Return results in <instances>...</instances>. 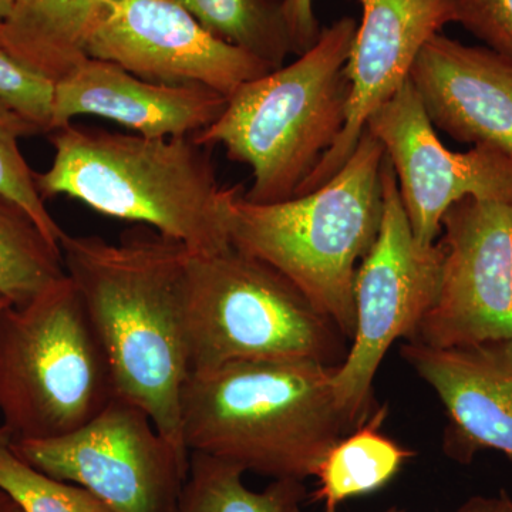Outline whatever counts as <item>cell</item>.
Here are the masks:
<instances>
[{
  "mask_svg": "<svg viewBox=\"0 0 512 512\" xmlns=\"http://www.w3.org/2000/svg\"><path fill=\"white\" fill-rule=\"evenodd\" d=\"M188 366L205 372L256 359H311L339 366L348 339L271 265L228 247L188 256Z\"/></svg>",
  "mask_w": 512,
  "mask_h": 512,
  "instance_id": "cell-7",
  "label": "cell"
},
{
  "mask_svg": "<svg viewBox=\"0 0 512 512\" xmlns=\"http://www.w3.org/2000/svg\"><path fill=\"white\" fill-rule=\"evenodd\" d=\"M12 305L8 299L5 298V296L0 295V312L3 311V309L6 308V306Z\"/></svg>",
  "mask_w": 512,
  "mask_h": 512,
  "instance_id": "cell-31",
  "label": "cell"
},
{
  "mask_svg": "<svg viewBox=\"0 0 512 512\" xmlns=\"http://www.w3.org/2000/svg\"><path fill=\"white\" fill-rule=\"evenodd\" d=\"M244 468L204 453H190L177 512H293L308 501L303 481L274 480L264 491L249 490Z\"/></svg>",
  "mask_w": 512,
  "mask_h": 512,
  "instance_id": "cell-19",
  "label": "cell"
},
{
  "mask_svg": "<svg viewBox=\"0 0 512 512\" xmlns=\"http://www.w3.org/2000/svg\"><path fill=\"white\" fill-rule=\"evenodd\" d=\"M208 32L272 70L293 53L281 0H177Z\"/></svg>",
  "mask_w": 512,
  "mask_h": 512,
  "instance_id": "cell-21",
  "label": "cell"
},
{
  "mask_svg": "<svg viewBox=\"0 0 512 512\" xmlns=\"http://www.w3.org/2000/svg\"><path fill=\"white\" fill-rule=\"evenodd\" d=\"M16 510H18V505L10 500L8 494L0 490V512H16Z\"/></svg>",
  "mask_w": 512,
  "mask_h": 512,
  "instance_id": "cell-29",
  "label": "cell"
},
{
  "mask_svg": "<svg viewBox=\"0 0 512 512\" xmlns=\"http://www.w3.org/2000/svg\"><path fill=\"white\" fill-rule=\"evenodd\" d=\"M382 143L363 131L339 171L316 190L254 204L242 185L225 191L232 247L281 272L348 340L356 328L355 279L383 220Z\"/></svg>",
  "mask_w": 512,
  "mask_h": 512,
  "instance_id": "cell-4",
  "label": "cell"
},
{
  "mask_svg": "<svg viewBox=\"0 0 512 512\" xmlns=\"http://www.w3.org/2000/svg\"><path fill=\"white\" fill-rule=\"evenodd\" d=\"M289 32H291L293 53L302 55L315 45L320 35L318 19L313 10V0H281Z\"/></svg>",
  "mask_w": 512,
  "mask_h": 512,
  "instance_id": "cell-26",
  "label": "cell"
},
{
  "mask_svg": "<svg viewBox=\"0 0 512 512\" xmlns=\"http://www.w3.org/2000/svg\"><path fill=\"white\" fill-rule=\"evenodd\" d=\"M10 446L36 470L86 488L113 512H177L190 463V453L120 397L72 433Z\"/></svg>",
  "mask_w": 512,
  "mask_h": 512,
  "instance_id": "cell-9",
  "label": "cell"
},
{
  "mask_svg": "<svg viewBox=\"0 0 512 512\" xmlns=\"http://www.w3.org/2000/svg\"><path fill=\"white\" fill-rule=\"evenodd\" d=\"M64 269L109 360L116 397L136 404L178 450L190 376L185 306L190 251L147 225L119 241L64 234Z\"/></svg>",
  "mask_w": 512,
  "mask_h": 512,
  "instance_id": "cell-1",
  "label": "cell"
},
{
  "mask_svg": "<svg viewBox=\"0 0 512 512\" xmlns=\"http://www.w3.org/2000/svg\"><path fill=\"white\" fill-rule=\"evenodd\" d=\"M357 22L345 16L320 30L295 62L245 83L220 117L195 134L197 143L224 147L252 170L244 197L276 204L301 194L342 133L350 84L346 76Z\"/></svg>",
  "mask_w": 512,
  "mask_h": 512,
  "instance_id": "cell-5",
  "label": "cell"
},
{
  "mask_svg": "<svg viewBox=\"0 0 512 512\" xmlns=\"http://www.w3.org/2000/svg\"><path fill=\"white\" fill-rule=\"evenodd\" d=\"M52 165L35 173L47 198H73L92 210L156 229L191 254L231 247L224 198L211 147L194 136L148 138L104 128L52 131Z\"/></svg>",
  "mask_w": 512,
  "mask_h": 512,
  "instance_id": "cell-3",
  "label": "cell"
},
{
  "mask_svg": "<svg viewBox=\"0 0 512 512\" xmlns=\"http://www.w3.org/2000/svg\"><path fill=\"white\" fill-rule=\"evenodd\" d=\"M42 134L39 127L0 99V194L29 212L52 244L60 247L66 232L47 211L45 200L37 191L35 171L20 150V140Z\"/></svg>",
  "mask_w": 512,
  "mask_h": 512,
  "instance_id": "cell-23",
  "label": "cell"
},
{
  "mask_svg": "<svg viewBox=\"0 0 512 512\" xmlns=\"http://www.w3.org/2000/svg\"><path fill=\"white\" fill-rule=\"evenodd\" d=\"M336 367L311 359H256L191 373L181 394L188 453L274 480L315 477L353 431L336 399Z\"/></svg>",
  "mask_w": 512,
  "mask_h": 512,
  "instance_id": "cell-2",
  "label": "cell"
},
{
  "mask_svg": "<svg viewBox=\"0 0 512 512\" xmlns=\"http://www.w3.org/2000/svg\"><path fill=\"white\" fill-rule=\"evenodd\" d=\"M495 508V497L494 498H488V497H473L471 500H468L466 504L463 505V507L460 508V511L458 512H494ZM293 512H302L301 508H298V510H295ZM384 512H404L400 510H389Z\"/></svg>",
  "mask_w": 512,
  "mask_h": 512,
  "instance_id": "cell-27",
  "label": "cell"
},
{
  "mask_svg": "<svg viewBox=\"0 0 512 512\" xmlns=\"http://www.w3.org/2000/svg\"><path fill=\"white\" fill-rule=\"evenodd\" d=\"M389 407H376L365 423L343 436L323 458L311 503L325 504V512H338L340 504L382 490L414 457L413 451L380 433Z\"/></svg>",
  "mask_w": 512,
  "mask_h": 512,
  "instance_id": "cell-18",
  "label": "cell"
},
{
  "mask_svg": "<svg viewBox=\"0 0 512 512\" xmlns=\"http://www.w3.org/2000/svg\"><path fill=\"white\" fill-rule=\"evenodd\" d=\"M400 353L443 404L447 457L470 464L495 450L512 463V338L454 348L406 342Z\"/></svg>",
  "mask_w": 512,
  "mask_h": 512,
  "instance_id": "cell-14",
  "label": "cell"
},
{
  "mask_svg": "<svg viewBox=\"0 0 512 512\" xmlns=\"http://www.w3.org/2000/svg\"><path fill=\"white\" fill-rule=\"evenodd\" d=\"M13 5H15V0H0V22L8 18Z\"/></svg>",
  "mask_w": 512,
  "mask_h": 512,
  "instance_id": "cell-30",
  "label": "cell"
},
{
  "mask_svg": "<svg viewBox=\"0 0 512 512\" xmlns=\"http://www.w3.org/2000/svg\"><path fill=\"white\" fill-rule=\"evenodd\" d=\"M0 30H2V25H0Z\"/></svg>",
  "mask_w": 512,
  "mask_h": 512,
  "instance_id": "cell-33",
  "label": "cell"
},
{
  "mask_svg": "<svg viewBox=\"0 0 512 512\" xmlns=\"http://www.w3.org/2000/svg\"><path fill=\"white\" fill-rule=\"evenodd\" d=\"M410 82L434 128L512 157V59L443 33L431 37Z\"/></svg>",
  "mask_w": 512,
  "mask_h": 512,
  "instance_id": "cell-16",
  "label": "cell"
},
{
  "mask_svg": "<svg viewBox=\"0 0 512 512\" xmlns=\"http://www.w3.org/2000/svg\"><path fill=\"white\" fill-rule=\"evenodd\" d=\"M114 397L109 360L69 276L0 312V430L12 443L72 433Z\"/></svg>",
  "mask_w": 512,
  "mask_h": 512,
  "instance_id": "cell-6",
  "label": "cell"
},
{
  "mask_svg": "<svg viewBox=\"0 0 512 512\" xmlns=\"http://www.w3.org/2000/svg\"><path fill=\"white\" fill-rule=\"evenodd\" d=\"M119 0H15L0 22V49L56 83L89 57L87 47Z\"/></svg>",
  "mask_w": 512,
  "mask_h": 512,
  "instance_id": "cell-17",
  "label": "cell"
},
{
  "mask_svg": "<svg viewBox=\"0 0 512 512\" xmlns=\"http://www.w3.org/2000/svg\"><path fill=\"white\" fill-rule=\"evenodd\" d=\"M457 23L512 59V0H456Z\"/></svg>",
  "mask_w": 512,
  "mask_h": 512,
  "instance_id": "cell-25",
  "label": "cell"
},
{
  "mask_svg": "<svg viewBox=\"0 0 512 512\" xmlns=\"http://www.w3.org/2000/svg\"><path fill=\"white\" fill-rule=\"evenodd\" d=\"M53 90L55 83L0 49V99L42 134L52 133Z\"/></svg>",
  "mask_w": 512,
  "mask_h": 512,
  "instance_id": "cell-24",
  "label": "cell"
},
{
  "mask_svg": "<svg viewBox=\"0 0 512 512\" xmlns=\"http://www.w3.org/2000/svg\"><path fill=\"white\" fill-rule=\"evenodd\" d=\"M359 3L362 19L345 69L350 84L345 126L299 195L316 190L342 168L355 151L367 120L409 82L426 43L448 23H457L456 0Z\"/></svg>",
  "mask_w": 512,
  "mask_h": 512,
  "instance_id": "cell-13",
  "label": "cell"
},
{
  "mask_svg": "<svg viewBox=\"0 0 512 512\" xmlns=\"http://www.w3.org/2000/svg\"><path fill=\"white\" fill-rule=\"evenodd\" d=\"M87 55L150 82L198 84L225 97L272 70L212 35L177 0H119L94 33Z\"/></svg>",
  "mask_w": 512,
  "mask_h": 512,
  "instance_id": "cell-12",
  "label": "cell"
},
{
  "mask_svg": "<svg viewBox=\"0 0 512 512\" xmlns=\"http://www.w3.org/2000/svg\"><path fill=\"white\" fill-rule=\"evenodd\" d=\"M0 490L22 512H113L96 495L36 470L0 430Z\"/></svg>",
  "mask_w": 512,
  "mask_h": 512,
  "instance_id": "cell-22",
  "label": "cell"
},
{
  "mask_svg": "<svg viewBox=\"0 0 512 512\" xmlns=\"http://www.w3.org/2000/svg\"><path fill=\"white\" fill-rule=\"evenodd\" d=\"M383 220L355 279L356 328L333 389L353 430L376 409L373 382L397 339L412 342L439 295L443 248L420 244L404 211L392 165L383 164Z\"/></svg>",
  "mask_w": 512,
  "mask_h": 512,
  "instance_id": "cell-8",
  "label": "cell"
},
{
  "mask_svg": "<svg viewBox=\"0 0 512 512\" xmlns=\"http://www.w3.org/2000/svg\"><path fill=\"white\" fill-rule=\"evenodd\" d=\"M494 512H512V497L507 491L501 490L495 497Z\"/></svg>",
  "mask_w": 512,
  "mask_h": 512,
  "instance_id": "cell-28",
  "label": "cell"
},
{
  "mask_svg": "<svg viewBox=\"0 0 512 512\" xmlns=\"http://www.w3.org/2000/svg\"><path fill=\"white\" fill-rule=\"evenodd\" d=\"M440 235L439 295L412 342L454 348L512 338V205L461 200Z\"/></svg>",
  "mask_w": 512,
  "mask_h": 512,
  "instance_id": "cell-10",
  "label": "cell"
},
{
  "mask_svg": "<svg viewBox=\"0 0 512 512\" xmlns=\"http://www.w3.org/2000/svg\"><path fill=\"white\" fill-rule=\"evenodd\" d=\"M64 275L62 249L25 208L0 194V295L25 305Z\"/></svg>",
  "mask_w": 512,
  "mask_h": 512,
  "instance_id": "cell-20",
  "label": "cell"
},
{
  "mask_svg": "<svg viewBox=\"0 0 512 512\" xmlns=\"http://www.w3.org/2000/svg\"><path fill=\"white\" fill-rule=\"evenodd\" d=\"M366 130L382 143L420 244H436L444 214L461 200L512 205V157L488 146L448 150L410 80L372 114Z\"/></svg>",
  "mask_w": 512,
  "mask_h": 512,
  "instance_id": "cell-11",
  "label": "cell"
},
{
  "mask_svg": "<svg viewBox=\"0 0 512 512\" xmlns=\"http://www.w3.org/2000/svg\"><path fill=\"white\" fill-rule=\"evenodd\" d=\"M16 512H22V511H20V508L18 507V510H16Z\"/></svg>",
  "mask_w": 512,
  "mask_h": 512,
  "instance_id": "cell-32",
  "label": "cell"
},
{
  "mask_svg": "<svg viewBox=\"0 0 512 512\" xmlns=\"http://www.w3.org/2000/svg\"><path fill=\"white\" fill-rule=\"evenodd\" d=\"M224 94L198 84L141 79L119 64L87 57L53 90L52 131L96 116L148 138L190 137L210 127L227 107Z\"/></svg>",
  "mask_w": 512,
  "mask_h": 512,
  "instance_id": "cell-15",
  "label": "cell"
}]
</instances>
